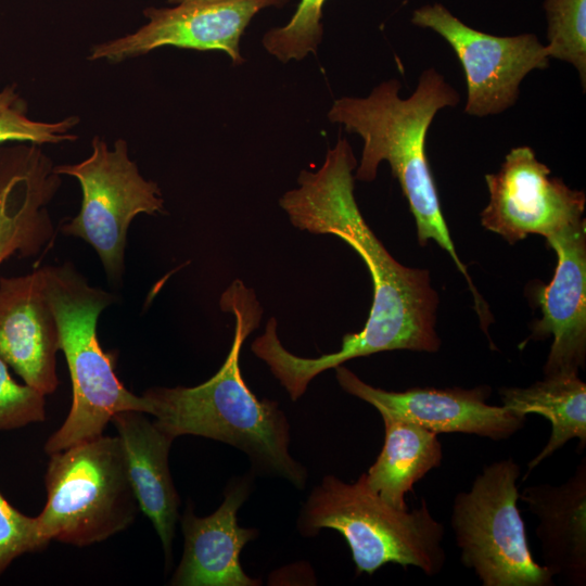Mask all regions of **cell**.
I'll list each match as a JSON object with an SVG mask.
<instances>
[{"label":"cell","mask_w":586,"mask_h":586,"mask_svg":"<svg viewBox=\"0 0 586 586\" xmlns=\"http://www.w3.org/2000/svg\"><path fill=\"white\" fill-rule=\"evenodd\" d=\"M357 161L345 138L327 151L315 171L301 170L298 187L279 200L291 224L314 234H332L347 243L364 260L372 280L373 300L361 331L343 336L339 351L315 358L289 352L275 331L255 346V355L269 367L292 400L327 369L358 357L395 349L434 353L437 294L428 270L399 264L364 219L355 195L353 170Z\"/></svg>","instance_id":"6da1fadb"},{"label":"cell","mask_w":586,"mask_h":586,"mask_svg":"<svg viewBox=\"0 0 586 586\" xmlns=\"http://www.w3.org/2000/svg\"><path fill=\"white\" fill-rule=\"evenodd\" d=\"M219 304L235 321L226 360L212 378L196 386L146 390L148 415L174 438L196 435L229 444L246 454L256 473L304 488L307 470L290 455V424L284 412L277 402L255 396L239 365L245 339L259 324L260 303L252 289L235 279Z\"/></svg>","instance_id":"7a4b0ae2"},{"label":"cell","mask_w":586,"mask_h":586,"mask_svg":"<svg viewBox=\"0 0 586 586\" xmlns=\"http://www.w3.org/2000/svg\"><path fill=\"white\" fill-rule=\"evenodd\" d=\"M399 90L400 82L390 79L374 87L368 97L340 98L333 102L328 118L364 141L355 179L372 181L379 164H390L415 217L419 243L425 245L433 240L449 254L468 280L481 315L483 302L450 238L425 151L434 116L444 107L455 106L459 95L434 68L421 74L410 97L400 98Z\"/></svg>","instance_id":"3957f363"},{"label":"cell","mask_w":586,"mask_h":586,"mask_svg":"<svg viewBox=\"0 0 586 586\" xmlns=\"http://www.w3.org/2000/svg\"><path fill=\"white\" fill-rule=\"evenodd\" d=\"M41 269L73 393L65 421L44 445L50 455L102 435L106 424L120 411L148 415V402L122 384L114 370L115 357L104 352L98 340V318L115 302V296L89 285L69 263Z\"/></svg>","instance_id":"277c9868"},{"label":"cell","mask_w":586,"mask_h":586,"mask_svg":"<svg viewBox=\"0 0 586 586\" xmlns=\"http://www.w3.org/2000/svg\"><path fill=\"white\" fill-rule=\"evenodd\" d=\"M297 528L304 536H315L322 528L340 532L357 575H371L395 563L434 576L446 561L445 528L433 518L425 499L411 511L395 508L369 487L365 473L354 483L326 475L304 502Z\"/></svg>","instance_id":"5b68a950"},{"label":"cell","mask_w":586,"mask_h":586,"mask_svg":"<svg viewBox=\"0 0 586 586\" xmlns=\"http://www.w3.org/2000/svg\"><path fill=\"white\" fill-rule=\"evenodd\" d=\"M37 515L50 543L86 547L126 530L139 509L119 437L100 435L50 454Z\"/></svg>","instance_id":"8992f818"},{"label":"cell","mask_w":586,"mask_h":586,"mask_svg":"<svg viewBox=\"0 0 586 586\" xmlns=\"http://www.w3.org/2000/svg\"><path fill=\"white\" fill-rule=\"evenodd\" d=\"M521 469L512 459L483 468L454 499L450 525L466 568L483 586H551L553 575L532 556L518 509Z\"/></svg>","instance_id":"52a82bcc"},{"label":"cell","mask_w":586,"mask_h":586,"mask_svg":"<svg viewBox=\"0 0 586 586\" xmlns=\"http://www.w3.org/2000/svg\"><path fill=\"white\" fill-rule=\"evenodd\" d=\"M54 169L59 175L74 177L81 189L80 209L61 225V232L90 244L107 278L119 283L131 221L140 214L164 213L158 186L141 176L123 139L110 149L102 138L94 136L88 157L75 164L55 165Z\"/></svg>","instance_id":"ba28073f"},{"label":"cell","mask_w":586,"mask_h":586,"mask_svg":"<svg viewBox=\"0 0 586 586\" xmlns=\"http://www.w3.org/2000/svg\"><path fill=\"white\" fill-rule=\"evenodd\" d=\"M411 23L432 29L453 48L467 81L464 112L476 117L512 106L523 78L549 65V53L534 34L500 37L466 25L440 3L413 11Z\"/></svg>","instance_id":"9c48e42d"},{"label":"cell","mask_w":586,"mask_h":586,"mask_svg":"<svg viewBox=\"0 0 586 586\" xmlns=\"http://www.w3.org/2000/svg\"><path fill=\"white\" fill-rule=\"evenodd\" d=\"M289 0H202L171 8H146L148 22L136 31L94 44L89 60L113 63L144 55L163 47L226 52L234 65L244 62L240 40L252 18L266 8Z\"/></svg>","instance_id":"30bf717a"},{"label":"cell","mask_w":586,"mask_h":586,"mask_svg":"<svg viewBox=\"0 0 586 586\" xmlns=\"http://www.w3.org/2000/svg\"><path fill=\"white\" fill-rule=\"evenodd\" d=\"M485 181L489 202L481 222L510 244L528 234L546 238L584 218L585 193L551 177L530 146L512 149L500 169L487 174Z\"/></svg>","instance_id":"8fae6325"},{"label":"cell","mask_w":586,"mask_h":586,"mask_svg":"<svg viewBox=\"0 0 586 586\" xmlns=\"http://www.w3.org/2000/svg\"><path fill=\"white\" fill-rule=\"evenodd\" d=\"M334 369L346 393L436 434L462 433L501 441L515 434L526 421L522 413L487 404L491 390L486 386L392 392L367 384L342 365Z\"/></svg>","instance_id":"7c38bea8"},{"label":"cell","mask_w":586,"mask_h":586,"mask_svg":"<svg viewBox=\"0 0 586 586\" xmlns=\"http://www.w3.org/2000/svg\"><path fill=\"white\" fill-rule=\"evenodd\" d=\"M558 257L552 280L537 290L543 317L532 337L552 335L544 375L578 373L586 358V225L572 222L545 238Z\"/></svg>","instance_id":"4fadbf2b"},{"label":"cell","mask_w":586,"mask_h":586,"mask_svg":"<svg viewBox=\"0 0 586 586\" xmlns=\"http://www.w3.org/2000/svg\"><path fill=\"white\" fill-rule=\"evenodd\" d=\"M40 145L15 142L0 146V265L13 255H39L54 241L48 205L61 175Z\"/></svg>","instance_id":"5bb4252c"},{"label":"cell","mask_w":586,"mask_h":586,"mask_svg":"<svg viewBox=\"0 0 586 586\" xmlns=\"http://www.w3.org/2000/svg\"><path fill=\"white\" fill-rule=\"evenodd\" d=\"M59 330L41 267L0 277V358L24 383L44 395L59 385Z\"/></svg>","instance_id":"9a60e30c"},{"label":"cell","mask_w":586,"mask_h":586,"mask_svg":"<svg viewBox=\"0 0 586 586\" xmlns=\"http://www.w3.org/2000/svg\"><path fill=\"white\" fill-rule=\"evenodd\" d=\"M252 479H233L221 505L201 518L188 505L181 515L183 553L170 578L174 586H258L259 579L242 569L240 555L246 543L258 536L256 528L238 525L239 508L250 496Z\"/></svg>","instance_id":"2e32d148"},{"label":"cell","mask_w":586,"mask_h":586,"mask_svg":"<svg viewBox=\"0 0 586 586\" xmlns=\"http://www.w3.org/2000/svg\"><path fill=\"white\" fill-rule=\"evenodd\" d=\"M111 422L123 445L139 509L152 522L162 543L166 565H169L180 505L168 461L175 438L142 411H120Z\"/></svg>","instance_id":"e0dca14e"},{"label":"cell","mask_w":586,"mask_h":586,"mask_svg":"<svg viewBox=\"0 0 586 586\" xmlns=\"http://www.w3.org/2000/svg\"><path fill=\"white\" fill-rule=\"evenodd\" d=\"M519 499L539 523L544 566L574 586L586 584V459L562 484L528 486Z\"/></svg>","instance_id":"ac0fdd59"},{"label":"cell","mask_w":586,"mask_h":586,"mask_svg":"<svg viewBox=\"0 0 586 586\" xmlns=\"http://www.w3.org/2000/svg\"><path fill=\"white\" fill-rule=\"evenodd\" d=\"M384 423V444L374 463L366 472L369 487L384 501L407 509L405 495L443 461L437 434L377 408Z\"/></svg>","instance_id":"d6986e66"},{"label":"cell","mask_w":586,"mask_h":586,"mask_svg":"<svg viewBox=\"0 0 586 586\" xmlns=\"http://www.w3.org/2000/svg\"><path fill=\"white\" fill-rule=\"evenodd\" d=\"M502 406L522 413H538L549 420L551 434L545 447L528 461L524 480L545 459L570 440H578V453L586 446V384L577 373L545 375L528 387H504Z\"/></svg>","instance_id":"ffe728a7"},{"label":"cell","mask_w":586,"mask_h":586,"mask_svg":"<svg viewBox=\"0 0 586 586\" xmlns=\"http://www.w3.org/2000/svg\"><path fill=\"white\" fill-rule=\"evenodd\" d=\"M78 116L55 122L36 120L28 116V105L15 85L0 91V145L25 142L37 145L75 141L72 130L79 124Z\"/></svg>","instance_id":"44dd1931"},{"label":"cell","mask_w":586,"mask_h":586,"mask_svg":"<svg viewBox=\"0 0 586 586\" xmlns=\"http://www.w3.org/2000/svg\"><path fill=\"white\" fill-rule=\"evenodd\" d=\"M549 58L572 64L586 85V0H545Z\"/></svg>","instance_id":"7402d4cb"},{"label":"cell","mask_w":586,"mask_h":586,"mask_svg":"<svg viewBox=\"0 0 586 586\" xmlns=\"http://www.w3.org/2000/svg\"><path fill=\"white\" fill-rule=\"evenodd\" d=\"M326 0H301L291 20L281 27L267 30L263 46L268 53L286 63L316 54L322 39V7Z\"/></svg>","instance_id":"603a6c76"},{"label":"cell","mask_w":586,"mask_h":586,"mask_svg":"<svg viewBox=\"0 0 586 586\" xmlns=\"http://www.w3.org/2000/svg\"><path fill=\"white\" fill-rule=\"evenodd\" d=\"M0 358V431L14 430L46 419V395L17 383Z\"/></svg>","instance_id":"cb8c5ba5"},{"label":"cell","mask_w":586,"mask_h":586,"mask_svg":"<svg viewBox=\"0 0 586 586\" xmlns=\"http://www.w3.org/2000/svg\"><path fill=\"white\" fill-rule=\"evenodd\" d=\"M48 544L37 518L20 512L0 493V576L16 558L38 551Z\"/></svg>","instance_id":"d4e9b609"},{"label":"cell","mask_w":586,"mask_h":586,"mask_svg":"<svg viewBox=\"0 0 586 586\" xmlns=\"http://www.w3.org/2000/svg\"><path fill=\"white\" fill-rule=\"evenodd\" d=\"M192 1H202V0H167V2H169L170 4H180V3H186V2H192Z\"/></svg>","instance_id":"484cf974"}]
</instances>
